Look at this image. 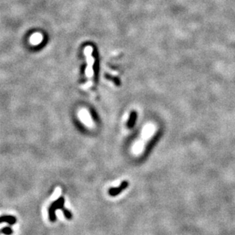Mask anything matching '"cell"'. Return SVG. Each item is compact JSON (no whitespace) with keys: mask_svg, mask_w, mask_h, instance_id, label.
<instances>
[{"mask_svg":"<svg viewBox=\"0 0 235 235\" xmlns=\"http://www.w3.org/2000/svg\"><path fill=\"white\" fill-rule=\"evenodd\" d=\"M129 185H130V183H129L128 180H123L117 187L110 188L108 190V194L111 196H116L120 194L122 192L124 191L126 189H127Z\"/></svg>","mask_w":235,"mask_h":235,"instance_id":"6da1fadb","label":"cell"},{"mask_svg":"<svg viewBox=\"0 0 235 235\" xmlns=\"http://www.w3.org/2000/svg\"><path fill=\"white\" fill-rule=\"evenodd\" d=\"M137 117H138V113L135 111H132L130 114L129 119L127 123V127L130 130L133 128L135 127V123L137 121Z\"/></svg>","mask_w":235,"mask_h":235,"instance_id":"7a4b0ae2","label":"cell"},{"mask_svg":"<svg viewBox=\"0 0 235 235\" xmlns=\"http://www.w3.org/2000/svg\"><path fill=\"white\" fill-rule=\"evenodd\" d=\"M92 56L95 58V64H94V72H95V80L97 79V76H98V71H99V56L97 50L96 49H94L93 52H92Z\"/></svg>","mask_w":235,"mask_h":235,"instance_id":"3957f363","label":"cell"},{"mask_svg":"<svg viewBox=\"0 0 235 235\" xmlns=\"http://www.w3.org/2000/svg\"><path fill=\"white\" fill-rule=\"evenodd\" d=\"M17 218L14 215H2L0 216V224L3 222H7L9 225L12 226L17 223Z\"/></svg>","mask_w":235,"mask_h":235,"instance_id":"277c9868","label":"cell"},{"mask_svg":"<svg viewBox=\"0 0 235 235\" xmlns=\"http://www.w3.org/2000/svg\"><path fill=\"white\" fill-rule=\"evenodd\" d=\"M161 135H162V133H161L160 132H158V133H157L156 135H154L152 139H151V140L148 142V144L147 147H146V153H148L151 149H152V148L154 147V145L156 144V142H158V139H160Z\"/></svg>","mask_w":235,"mask_h":235,"instance_id":"5b68a950","label":"cell"},{"mask_svg":"<svg viewBox=\"0 0 235 235\" xmlns=\"http://www.w3.org/2000/svg\"><path fill=\"white\" fill-rule=\"evenodd\" d=\"M64 205H65V199H64V197L60 196L50 205L53 206L56 210H57V209H61L62 210L64 208Z\"/></svg>","mask_w":235,"mask_h":235,"instance_id":"8992f818","label":"cell"},{"mask_svg":"<svg viewBox=\"0 0 235 235\" xmlns=\"http://www.w3.org/2000/svg\"><path fill=\"white\" fill-rule=\"evenodd\" d=\"M56 209L53 206H49L48 209V214H49V219L51 222H55L56 221Z\"/></svg>","mask_w":235,"mask_h":235,"instance_id":"52a82bcc","label":"cell"},{"mask_svg":"<svg viewBox=\"0 0 235 235\" xmlns=\"http://www.w3.org/2000/svg\"><path fill=\"white\" fill-rule=\"evenodd\" d=\"M13 233H14L13 229L9 226L4 227V228H2V229L0 230V234H5V235H12Z\"/></svg>","mask_w":235,"mask_h":235,"instance_id":"ba28073f","label":"cell"},{"mask_svg":"<svg viewBox=\"0 0 235 235\" xmlns=\"http://www.w3.org/2000/svg\"><path fill=\"white\" fill-rule=\"evenodd\" d=\"M106 79H108V80H111L112 81L114 84H116V86H120L121 85V81L119 80V78L117 77H113V76H111V75H106Z\"/></svg>","mask_w":235,"mask_h":235,"instance_id":"9c48e42d","label":"cell"},{"mask_svg":"<svg viewBox=\"0 0 235 235\" xmlns=\"http://www.w3.org/2000/svg\"><path fill=\"white\" fill-rule=\"evenodd\" d=\"M62 211H63V215H64V217H65L67 220H72V219L73 215H72V213L70 211L68 210V209L63 208V209H62Z\"/></svg>","mask_w":235,"mask_h":235,"instance_id":"30bf717a","label":"cell"},{"mask_svg":"<svg viewBox=\"0 0 235 235\" xmlns=\"http://www.w3.org/2000/svg\"><path fill=\"white\" fill-rule=\"evenodd\" d=\"M91 116H92V118H93L94 120H95L96 123H98L99 117H98V115H97V113L95 112L94 110H92V111H91Z\"/></svg>","mask_w":235,"mask_h":235,"instance_id":"8fae6325","label":"cell"}]
</instances>
